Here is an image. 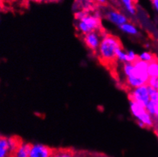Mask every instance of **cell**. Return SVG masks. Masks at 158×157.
<instances>
[{"label": "cell", "instance_id": "cell-1", "mask_svg": "<svg viewBox=\"0 0 158 157\" xmlns=\"http://www.w3.org/2000/svg\"><path fill=\"white\" fill-rule=\"evenodd\" d=\"M122 48V42L118 37L112 34H105L102 38L98 49L102 62L109 63L115 61L117 60V52Z\"/></svg>", "mask_w": 158, "mask_h": 157}, {"label": "cell", "instance_id": "cell-2", "mask_svg": "<svg viewBox=\"0 0 158 157\" xmlns=\"http://www.w3.org/2000/svg\"><path fill=\"white\" fill-rule=\"evenodd\" d=\"M134 64V69L129 76H126V83L131 89L148 84L150 76L148 74V62L137 59Z\"/></svg>", "mask_w": 158, "mask_h": 157}, {"label": "cell", "instance_id": "cell-3", "mask_svg": "<svg viewBox=\"0 0 158 157\" xmlns=\"http://www.w3.org/2000/svg\"><path fill=\"white\" fill-rule=\"evenodd\" d=\"M77 29L83 34L101 30V19L98 15L88 14L82 20L78 21Z\"/></svg>", "mask_w": 158, "mask_h": 157}, {"label": "cell", "instance_id": "cell-4", "mask_svg": "<svg viewBox=\"0 0 158 157\" xmlns=\"http://www.w3.org/2000/svg\"><path fill=\"white\" fill-rule=\"evenodd\" d=\"M128 99L130 101H135L141 105L146 106L148 102L151 100L148 85L145 84L133 89V90L128 94Z\"/></svg>", "mask_w": 158, "mask_h": 157}, {"label": "cell", "instance_id": "cell-5", "mask_svg": "<svg viewBox=\"0 0 158 157\" xmlns=\"http://www.w3.org/2000/svg\"><path fill=\"white\" fill-rule=\"evenodd\" d=\"M99 31H95L89 32V33L84 34L83 41L86 45L93 51H96L99 49V45L101 43V33Z\"/></svg>", "mask_w": 158, "mask_h": 157}, {"label": "cell", "instance_id": "cell-6", "mask_svg": "<svg viewBox=\"0 0 158 157\" xmlns=\"http://www.w3.org/2000/svg\"><path fill=\"white\" fill-rule=\"evenodd\" d=\"M54 150L43 144L31 145L29 157H49L54 156Z\"/></svg>", "mask_w": 158, "mask_h": 157}, {"label": "cell", "instance_id": "cell-7", "mask_svg": "<svg viewBox=\"0 0 158 157\" xmlns=\"http://www.w3.org/2000/svg\"><path fill=\"white\" fill-rule=\"evenodd\" d=\"M106 18L109 22L118 27L128 22L126 16L116 10H111L108 12L106 13Z\"/></svg>", "mask_w": 158, "mask_h": 157}, {"label": "cell", "instance_id": "cell-8", "mask_svg": "<svg viewBox=\"0 0 158 157\" xmlns=\"http://www.w3.org/2000/svg\"><path fill=\"white\" fill-rule=\"evenodd\" d=\"M130 108L132 115H133L136 119L140 116V115H142L144 112L147 111L146 108H145V106L141 105V104L138 103V102H135V101H130Z\"/></svg>", "mask_w": 158, "mask_h": 157}, {"label": "cell", "instance_id": "cell-9", "mask_svg": "<svg viewBox=\"0 0 158 157\" xmlns=\"http://www.w3.org/2000/svg\"><path fill=\"white\" fill-rule=\"evenodd\" d=\"M31 148V144L22 143L16 150L15 153H14V156L17 157H28L30 155Z\"/></svg>", "mask_w": 158, "mask_h": 157}, {"label": "cell", "instance_id": "cell-10", "mask_svg": "<svg viewBox=\"0 0 158 157\" xmlns=\"http://www.w3.org/2000/svg\"><path fill=\"white\" fill-rule=\"evenodd\" d=\"M10 150L8 138L2 137L0 140V157H6L9 156Z\"/></svg>", "mask_w": 158, "mask_h": 157}, {"label": "cell", "instance_id": "cell-11", "mask_svg": "<svg viewBox=\"0 0 158 157\" xmlns=\"http://www.w3.org/2000/svg\"><path fill=\"white\" fill-rule=\"evenodd\" d=\"M121 2L128 13L133 15L136 14L135 0H121Z\"/></svg>", "mask_w": 158, "mask_h": 157}, {"label": "cell", "instance_id": "cell-12", "mask_svg": "<svg viewBox=\"0 0 158 157\" xmlns=\"http://www.w3.org/2000/svg\"><path fill=\"white\" fill-rule=\"evenodd\" d=\"M119 28H120V29L122 30L124 33L128 34L130 35H136L138 34V29H137L136 27L134 25H132V24L128 23V22L123 24L122 25H121Z\"/></svg>", "mask_w": 158, "mask_h": 157}, {"label": "cell", "instance_id": "cell-13", "mask_svg": "<svg viewBox=\"0 0 158 157\" xmlns=\"http://www.w3.org/2000/svg\"><path fill=\"white\" fill-rule=\"evenodd\" d=\"M150 77H158V61L154 60L150 62L148 68Z\"/></svg>", "mask_w": 158, "mask_h": 157}, {"label": "cell", "instance_id": "cell-14", "mask_svg": "<svg viewBox=\"0 0 158 157\" xmlns=\"http://www.w3.org/2000/svg\"><path fill=\"white\" fill-rule=\"evenodd\" d=\"M8 140H9L10 154H14L15 153L16 150L18 149V147L21 145L22 142L19 141L17 137H11V138L8 139Z\"/></svg>", "mask_w": 158, "mask_h": 157}, {"label": "cell", "instance_id": "cell-15", "mask_svg": "<svg viewBox=\"0 0 158 157\" xmlns=\"http://www.w3.org/2000/svg\"><path fill=\"white\" fill-rule=\"evenodd\" d=\"M145 108L150 115H151L155 118V117L157 116V105L155 102H153L152 100H150L145 106Z\"/></svg>", "mask_w": 158, "mask_h": 157}, {"label": "cell", "instance_id": "cell-16", "mask_svg": "<svg viewBox=\"0 0 158 157\" xmlns=\"http://www.w3.org/2000/svg\"><path fill=\"white\" fill-rule=\"evenodd\" d=\"M138 59H140V60H144V61L148 62V63H150V62L156 60V57H154V54H151V52H143L141 53L140 55H138Z\"/></svg>", "mask_w": 158, "mask_h": 157}, {"label": "cell", "instance_id": "cell-17", "mask_svg": "<svg viewBox=\"0 0 158 157\" xmlns=\"http://www.w3.org/2000/svg\"><path fill=\"white\" fill-rule=\"evenodd\" d=\"M138 58V56L135 54L134 51L130 50L127 52V62L126 63H134L137 59Z\"/></svg>", "mask_w": 158, "mask_h": 157}, {"label": "cell", "instance_id": "cell-18", "mask_svg": "<svg viewBox=\"0 0 158 157\" xmlns=\"http://www.w3.org/2000/svg\"><path fill=\"white\" fill-rule=\"evenodd\" d=\"M148 85L158 90V77H150L148 79Z\"/></svg>", "mask_w": 158, "mask_h": 157}, {"label": "cell", "instance_id": "cell-19", "mask_svg": "<svg viewBox=\"0 0 158 157\" xmlns=\"http://www.w3.org/2000/svg\"><path fill=\"white\" fill-rule=\"evenodd\" d=\"M89 12H86V11H84V10H80V11H78V12H77L75 13V19L77 21H80L82 20V19L83 18H85L86 16L88 15Z\"/></svg>", "mask_w": 158, "mask_h": 157}, {"label": "cell", "instance_id": "cell-20", "mask_svg": "<svg viewBox=\"0 0 158 157\" xmlns=\"http://www.w3.org/2000/svg\"><path fill=\"white\" fill-rule=\"evenodd\" d=\"M152 4L153 8L154 9V10L157 12V13L158 14V0H150Z\"/></svg>", "mask_w": 158, "mask_h": 157}, {"label": "cell", "instance_id": "cell-21", "mask_svg": "<svg viewBox=\"0 0 158 157\" xmlns=\"http://www.w3.org/2000/svg\"><path fill=\"white\" fill-rule=\"evenodd\" d=\"M93 2H96L98 4L100 5H105L106 2H107V0H92Z\"/></svg>", "mask_w": 158, "mask_h": 157}, {"label": "cell", "instance_id": "cell-22", "mask_svg": "<svg viewBox=\"0 0 158 157\" xmlns=\"http://www.w3.org/2000/svg\"><path fill=\"white\" fill-rule=\"evenodd\" d=\"M31 2H41L43 0H29Z\"/></svg>", "mask_w": 158, "mask_h": 157}, {"label": "cell", "instance_id": "cell-23", "mask_svg": "<svg viewBox=\"0 0 158 157\" xmlns=\"http://www.w3.org/2000/svg\"><path fill=\"white\" fill-rule=\"evenodd\" d=\"M156 105H157V116H158V102H155ZM156 116V117H157ZM155 117V118H156Z\"/></svg>", "mask_w": 158, "mask_h": 157}, {"label": "cell", "instance_id": "cell-24", "mask_svg": "<svg viewBox=\"0 0 158 157\" xmlns=\"http://www.w3.org/2000/svg\"><path fill=\"white\" fill-rule=\"evenodd\" d=\"M155 133H156V135H157V138H158V129L156 130Z\"/></svg>", "mask_w": 158, "mask_h": 157}, {"label": "cell", "instance_id": "cell-25", "mask_svg": "<svg viewBox=\"0 0 158 157\" xmlns=\"http://www.w3.org/2000/svg\"><path fill=\"white\" fill-rule=\"evenodd\" d=\"M155 121L158 124V116H157V117H156V118H155Z\"/></svg>", "mask_w": 158, "mask_h": 157}, {"label": "cell", "instance_id": "cell-26", "mask_svg": "<svg viewBox=\"0 0 158 157\" xmlns=\"http://www.w3.org/2000/svg\"><path fill=\"white\" fill-rule=\"evenodd\" d=\"M1 138H2V137H1V136H0V140H1Z\"/></svg>", "mask_w": 158, "mask_h": 157}]
</instances>
